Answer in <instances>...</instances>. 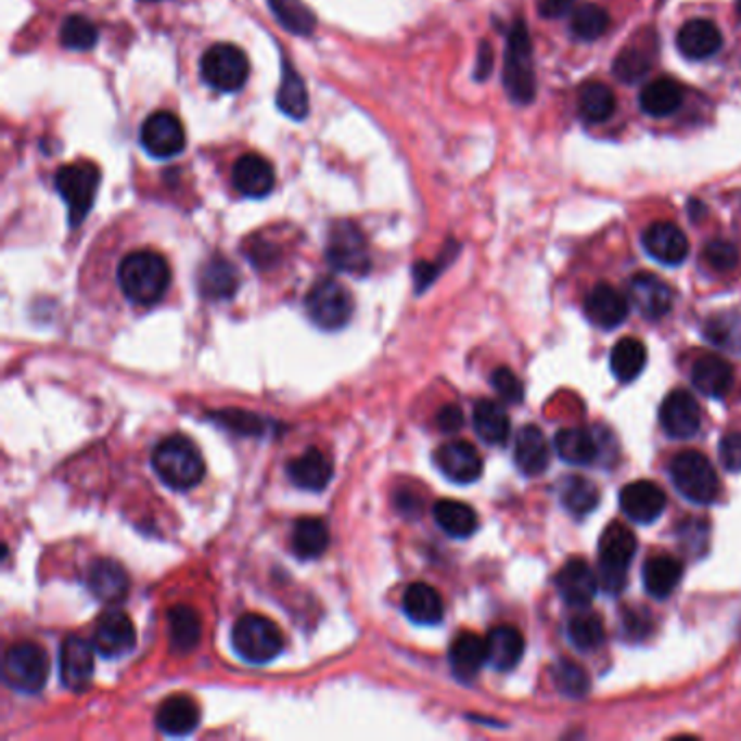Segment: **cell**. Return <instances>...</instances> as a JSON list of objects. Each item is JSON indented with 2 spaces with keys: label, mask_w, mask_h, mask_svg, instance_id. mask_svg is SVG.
<instances>
[{
  "label": "cell",
  "mask_w": 741,
  "mask_h": 741,
  "mask_svg": "<svg viewBox=\"0 0 741 741\" xmlns=\"http://www.w3.org/2000/svg\"><path fill=\"white\" fill-rule=\"evenodd\" d=\"M173 281L170 264L164 255L153 251L129 253L118 268V283L123 294L140 307L159 303Z\"/></svg>",
  "instance_id": "1"
},
{
  "label": "cell",
  "mask_w": 741,
  "mask_h": 741,
  "mask_svg": "<svg viewBox=\"0 0 741 741\" xmlns=\"http://www.w3.org/2000/svg\"><path fill=\"white\" fill-rule=\"evenodd\" d=\"M157 476L173 489L186 491L196 487L205 476V459L196 444L183 435L162 439L153 452Z\"/></svg>",
  "instance_id": "2"
},
{
  "label": "cell",
  "mask_w": 741,
  "mask_h": 741,
  "mask_svg": "<svg viewBox=\"0 0 741 741\" xmlns=\"http://www.w3.org/2000/svg\"><path fill=\"white\" fill-rule=\"evenodd\" d=\"M502 81L507 94L518 105H531L535 101L537 81L533 68V44L524 23H515L507 36L504 49V73Z\"/></svg>",
  "instance_id": "3"
},
{
  "label": "cell",
  "mask_w": 741,
  "mask_h": 741,
  "mask_svg": "<svg viewBox=\"0 0 741 741\" xmlns=\"http://www.w3.org/2000/svg\"><path fill=\"white\" fill-rule=\"evenodd\" d=\"M637 552V539L624 524H609L598 544V583L609 596H617L626 585L628 565Z\"/></svg>",
  "instance_id": "4"
},
{
  "label": "cell",
  "mask_w": 741,
  "mask_h": 741,
  "mask_svg": "<svg viewBox=\"0 0 741 741\" xmlns=\"http://www.w3.org/2000/svg\"><path fill=\"white\" fill-rule=\"evenodd\" d=\"M231 643L244 661L264 665L283 652V633L272 619L257 613H246L235 622L231 630Z\"/></svg>",
  "instance_id": "5"
},
{
  "label": "cell",
  "mask_w": 741,
  "mask_h": 741,
  "mask_svg": "<svg viewBox=\"0 0 741 741\" xmlns=\"http://www.w3.org/2000/svg\"><path fill=\"white\" fill-rule=\"evenodd\" d=\"M669 476L682 498L695 504H711L719 496L717 472L698 450H682L669 463Z\"/></svg>",
  "instance_id": "6"
},
{
  "label": "cell",
  "mask_w": 741,
  "mask_h": 741,
  "mask_svg": "<svg viewBox=\"0 0 741 741\" xmlns=\"http://www.w3.org/2000/svg\"><path fill=\"white\" fill-rule=\"evenodd\" d=\"M51 672L47 650L36 641H18L3 656V678L21 693H38L44 689Z\"/></svg>",
  "instance_id": "7"
},
{
  "label": "cell",
  "mask_w": 741,
  "mask_h": 741,
  "mask_svg": "<svg viewBox=\"0 0 741 741\" xmlns=\"http://www.w3.org/2000/svg\"><path fill=\"white\" fill-rule=\"evenodd\" d=\"M55 188L68 205L71 227L77 229L88 218L94 205L97 192L101 188V170L92 162L64 166L55 177Z\"/></svg>",
  "instance_id": "8"
},
{
  "label": "cell",
  "mask_w": 741,
  "mask_h": 741,
  "mask_svg": "<svg viewBox=\"0 0 741 741\" xmlns=\"http://www.w3.org/2000/svg\"><path fill=\"white\" fill-rule=\"evenodd\" d=\"M305 309L309 320L322 331H340L350 322L355 303L350 292L340 281L322 279L309 290Z\"/></svg>",
  "instance_id": "9"
},
{
  "label": "cell",
  "mask_w": 741,
  "mask_h": 741,
  "mask_svg": "<svg viewBox=\"0 0 741 741\" xmlns=\"http://www.w3.org/2000/svg\"><path fill=\"white\" fill-rule=\"evenodd\" d=\"M248 58L235 44H214L201 60V75L205 84L218 92L233 94L248 81Z\"/></svg>",
  "instance_id": "10"
},
{
  "label": "cell",
  "mask_w": 741,
  "mask_h": 741,
  "mask_svg": "<svg viewBox=\"0 0 741 741\" xmlns=\"http://www.w3.org/2000/svg\"><path fill=\"white\" fill-rule=\"evenodd\" d=\"M140 142L151 157L173 159L186 149V129L175 114L157 112L144 120Z\"/></svg>",
  "instance_id": "11"
},
{
  "label": "cell",
  "mask_w": 741,
  "mask_h": 741,
  "mask_svg": "<svg viewBox=\"0 0 741 741\" xmlns=\"http://www.w3.org/2000/svg\"><path fill=\"white\" fill-rule=\"evenodd\" d=\"M329 264L348 274H368L370 270V255L366 248L363 235L353 225H340L333 229L329 248H327Z\"/></svg>",
  "instance_id": "12"
},
{
  "label": "cell",
  "mask_w": 741,
  "mask_h": 741,
  "mask_svg": "<svg viewBox=\"0 0 741 741\" xmlns=\"http://www.w3.org/2000/svg\"><path fill=\"white\" fill-rule=\"evenodd\" d=\"M94 643L84 637H68L60 650V676L66 689L86 691L94 678Z\"/></svg>",
  "instance_id": "13"
},
{
  "label": "cell",
  "mask_w": 741,
  "mask_h": 741,
  "mask_svg": "<svg viewBox=\"0 0 741 741\" xmlns=\"http://www.w3.org/2000/svg\"><path fill=\"white\" fill-rule=\"evenodd\" d=\"M667 507L665 491L650 481H635L622 487L619 509L624 515L637 524L656 522Z\"/></svg>",
  "instance_id": "14"
},
{
  "label": "cell",
  "mask_w": 741,
  "mask_h": 741,
  "mask_svg": "<svg viewBox=\"0 0 741 741\" xmlns=\"http://www.w3.org/2000/svg\"><path fill=\"white\" fill-rule=\"evenodd\" d=\"M659 420H661V426H663L667 437L689 439L700 429L698 400L689 392L676 389L663 400L661 411H659Z\"/></svg>",
  "instance_id": "15"
},
{
  "label": "cell",
  "mask_w": 741,
  "mask_h": 741,
  "mask_svg": "<svg viewBox=\"0 0 741 741\" xmlns=\"http://www.w3.org/2000/svg\"><path fill=\"white\" fill-rule=\"evenodd\" d=\"M435 465L448 481L459 485L474 483L483 474V459L468 442H448L439 446L435 452Z\"/></svg>",
  "instance_id": "16"
},
{
  "label": "cell",
  "mask_w": 741,
  "mask_h": 741,
  "mask_svg": "<svg viewBox=\"0 0 741 741\" xmlns=\"http://www.w3.org/2000/svg\"><path fill=\"white\" fill-rule=\"evenodd\" d=\"M136 626L123 611L105 613L94 630V648L105 659H118L136 648Z\"/></svg>",
  "instance_id": "17"
},
{
  "label": "cell",
  "mask_w": 741,
  "mask_h": 741,
  "mask_svg": "<svg viewBox=\"0 0 741 741\" xmlns=\"http://www.w3.org/2000/svg\"><path fill=\"white\" fill-rule=\"evenodd\" d=\"M641 244L646 253L663 266H680L689 255V242L685 233L672 222H652L643 231Z\"/></svg>",
  "instance_id": "18"
},
{
  "label": "cell",
  "mask_w": 741,
  "mask_h": 741,
  "mask_svg": "<svg viewBox=\"0 0 741 741\" xmlns=\"http://www.w3.org/2000/svg\"><path fill=\"white\" fill-rule=\"evenodd\" d=\"M231 181H233V188L242 196L264 199L274 190L277 175H274V166L266 157L248 153L235 162Z\"/></svg>",
  "instance_id": "19"
},
{
  "label": "cell",
  "mask_w": 741,
  "mask_h": 741,
  "mask_svg": "<svg viewBox=\"0 0 741 741\" xmlns=\"http://www.w3.org/2000/svg\"><path fill=\"white\" fill-rule=\"evenodd\" d=\"M554 585L570 606H587L600 587L598 574L583 559H570L554 576Z\"/></svg>",
  "instance_id": "20"
},
{
  "label": "cell",
  "mask_w": 741,
  "mask_h": 741,
  "mask_svg": "<svg viewBox=\"0 0 741 741\" xmlns=\"http://www.w3.org/2000/svg\"><path fill=\"white\" fill-rule=\"evenodd\" d=\"M585 316L593 327L613 331L628 318V301L611 285L600 283L585 298Z\"/></svg>",
  "instance_id": "21"
},
{
  "label": "cell",
  "mask_w": 741,
  "mask_h": 741,
  "mask_svg": "<svg viewBox=\"0 0 741 741\" xmlns=\"http://www.w3.org/2000/svg\"><path fill=\"white\" fill-rule=\"evenodd\" d=\"M721 42H724V38H721V31L717 29V25L711 21H704V18H693V21L685 23L676 36V47H678L680 55L691 60V62L708 60L711 55H715L721 49Z\"/></svg>",
  "instance_id": "22"
},
{
  "label": "cell",
  "mask_w": 741,
  "mask_h": 741,
  "mask_svg": "<svg viewBox=\"0 0 741 741\" xmlns=\"http://www.w3.org/2000/svg\"><path fill=\"white\" fill-rule=\"evenodd\" d=\"M630 301L648 320H661L672 309V290L659 277L641 272L630 279Z\"/></svg>",
  "instance_id": "23"
},
{
  "label": "cell",
  "mask_w": 741,
  "mask_h": 741,
  "mask_svg": "<svg viewBox=\"0 0 741 741\" xmlns=\"http://www.w3.org/2000/svg\"><path fill=\"white\" fill-rule=\"evenodd\" d=\"M88 589L103 602H120L129 593V574L114 559H97L90 563L86 574Z\"/></svg>",
  "instance_id": "24"
},
{
  "label": "cell",
  "mask_w": 741,
  "mask_h": 741,
  "mask_svg": "<svg viewBox=\"0 0 741 741\" xmlns=\"http://www.w3.org/2000/svg\"><path fill=\"white\" fill-rule=\"evenodd\" d=\"M155 724L164 734L186 737L192 734L201 724V708L188 695H173L162 702L155 715Z\"/></svg>",
  "instance_id": "25"
},
{
  "label": "cell",
  "mask_w": 741,
  "mask_h": 741,
  "mask_svg": "<svg viewBox=\"0 0 741 741\" xmlns=\"http://www.w3.org/2000/svg\"><path fill=\"white\" fill-rule=\"evenodd\" d=\"M513 459H515L518 470L524 476H539L546 472L548 461H550V450H548V442L544 433L537 426L526 424L518 431Z\"/></svg>",
  "instance_id": "26"
},
{
  "label": "cell",
  "mask_w": 741,
  "mask_h": 741,
  "mask_svg": "<svg viewBox=\"0 0 741 741\" xmlns=\"http://www.w3.org/2000/svg\"><path fill=\"white\" fill-rule=\"evenodd\" d=\"M288 474L296 487L305 491H322L333 478V465L322 450L309 448L288 463Z\"/></svg>",
  "instance_id": "27"
},
{
  "label": "cell",
  "mask_w": 741,
  "mask_h": 741,
  "mask_svg": "<svg viewBox=\"0 0 741 741\" xmlns=\"http://www.w3.org/2000/svg\"><path fill=\"white\" fill-rule=\"evenodd\" d=\"M450 667L452 674L463 680L470 682L478 676L481 667L487 663V639L478 637L476 633H461L452 646H450Z\"/></svg>",
  "instance_id": "28"
},
{
  "label": "cell",
  "mask_w": 741,
  "mask_h": 741,
  "mask_svg": "<svg viewBox=\"0 0 741 741\" xmlns=\"http://www.w3.org/2000/svg\"><path fill=\"white\" fill-rule=\"evenodd\" d=\"M734 381L732 366L715 355H706L698 359L691 368L693 387L708 398H724Z\"/></svg>",
  "instance_id": "29"
},
{
  "label": "cell",
  "mask_w": 741,
  "mask_h": 741,
  "mask_svg": "<svg viewBox=\"0 0 741 741\" xmlns=\"http://www.w3.org/2000/svg\"><path fill=\"white\" fill-rule=\"evenodd\" d=\"M524 656V637L513 626H496L487 635V663L498 672H511Z\"/></svg>",
  "instance_id": "30"
},
{
  "label": "cell",
  "mask_w": 741,
  "mask_h": 741,
  "mask_svg": "<svg viewBox=\"0 0 741 741\" xmlns=\"http://www.w3.org/2000/svg\"><path fill=\"white\" fill-rule=\"evenodd\" d=\"M641 578L652 598H669L682 578V563L669 554H656L643 563Z\"/></svg>",
  "instance_id": "31"
},
{
  "label": "cell",
  "mask_w": 741,
  "mask_h": 741,
  "mask_svg": "<svg viewBox=\"0 0 741 741\" xmlns=\"http://www.w3.org/2000/svg\"><path fill=\"white\" fill-rule=\"evenodd\" d=\"M403 609L416 624L433 626L444 619V600L439 591L426 583H413L403 596Z\"/></svg>",
  "instance_id": "32"
},
{
  "label": "cell",
  "mask_w": 741,
  "mask_h": 741,
  "mask_svg": "<svg viewBox=\"0 0 741 741\" xmlns=\"http://www.w3.org/2000/svg\"><path fill=\"white\" fill-rule=\"evenodd\" d=\"M168 637L170 648L177 654H190L196 650L203 637V624L199 613L188 604H177L168 611Z\"/></svg>",
  "instance_id": "33"
},
{
  "label": "cell",
  "mask_w": 741,
  "mask_h": 741,
  "mask_svg": "<svg viewBox=\"0 0 741 741\" xmlns=\"http://www.w3.org/2000/svg\"><path fill=\"white\" fill-rule=\"evenodd\" d=\"M685 101V90L672 79H654L639 94V107L652 118H665L674 114Z\"/></svg>",
  "instance_id": "34"
},
{
  "label": "cell",
  "mask_w": 741,
  "mask_h": 741,
  "mask_svg": "<svg viewBox=\"0 0 741 741\" xmlns=\"http://www.w3.org/2000/svg\"><path fill=\"white\" fill-rule=\"evenodd\" d=\"M199 285H201V294L205 298H212V301L231 298L240 288L238 268L222 257H214L212 261H207L203 266Z\"/></svg>",
  "instance_id": "35"
},
{
  "label": "cell",
  "mask_w": 741,
  "mask_h": 741,
  "mask_svg": "<svg viewBox=\"0 0 741 741\" xmlns=\"http://www.w3.org/2000/svg\"><path fill=\"white\" fill-rule=\"evenodd\" d=\"M474 431L489 446H502L509 439L511 422L507 411L494 400H478L474 405Z\"/></svg>",
  "instance_id": "36"
},
{
  "label": "cell",
  "mask_w": 741,
  "mask_h": 741,
  "mask_svg": "<svg viewBox=\"0 0 741 741\" xmlns=\"http://www.w3.org/2000/svg\"><path fill=\"white\" fill-rule=\"evenodd\" d=\"M331 541L329 528L318 518H301L292 531V550L298 559L311 561L327 552Z\"/></svg>",
  "instance_id": "37"
},
{
  "label": "cell",
  "mask_w": 741,
  "mask_h": 741,
  "mask_svg": "<svg viewBox=\"0 0 741 741\" xmlns=\"http://www.w3.org/2000/svg\"><path fill=\"white\" fill-rule=\"evenodd\" d=\"M433 518L437 526L450 537H470L478 528L476 511L459 500H439L433 507Z\"/></svg>",
  "instance_id": "38"
},
{
  "label": "cell",
  "mask_w": 741,
  "mask_h": 741,
  "mask_svg": "<svg viewBox=\"0 0 741 741\" xmlns=\"http://www.w3.org/2000/svg\"><path fill=\"white\" fill-rule=\"evenodd\" d=\"M277 105L285 116L294 120H303L309 114V94H307L305 81L301 79L298 71H294L288 60H283V79L279 86Z\"/></svg>",
  "instance_id": "39"
},
{
  "label": "cell",
  "mask_w": 741,
  "mask_h": 741,
  "mask_svg": "<svg viewBox=\"0 0 741 741\" xmlns=\"http://www.w3.org/2000/svg\"><path fill=\"white\" fill-rule=\"evenodd\" d=\"M609 361H611L613 376L622 383H630L643 372L646 361H648V350L639 340L624 337L613 346Z\"/></svg>",
  "instance_id": "40"
},
{
  "label": "cell",
  "mask_w": 741,
  "mask_h": 741,
  "mask_svg": "<svg viewBox=\"0 0 741 741\" xmlns=\"http://www.w3.org/2000/svg\"><path fill=\"white\" fill-rule=\"evenodd\" d=\"M554 450L572 465H589L598 455L596 439L583 429H561L554 435Z\"/></svg>",
  "instance_id": "41"
},
{
  "label": "cell",
  "mask_w": 741,
  "mask_h": 741,
  "mask_svg": "<svg viewBox=\"0 0 741 741\" xmlns=\"http://www.w3.org/2000/svg\"><path fill=\"white\" fill-rule=\"evenodd\" d=\"M615 94L598 81H587L578 92V114L587 123H604L615 114Z\"/></svg>",
  "instance_id": "42"
},
{
  "label": "cell",
  "mask_w": 741,
  "mask_h": 741,
  "mask_svg": "<svg viewBox=\"0 0 741 741\" xmlns=\"http://www.w3.org/2000/svg\"><path fill=\"white\" fill-rule=\"evenodd\" d=\"M559 498L561 504L572 513V515H587L591 513L598 502H600V491L598 487L583 476H567L563 478L559 487Z\"/></svg>",
  "instance_id": "43"
},
{
  "label": "cell",
  "mask_w": 741,
  "mask_h": 741,
  "mask_svg": "<svg viewBox=\"0 0 741 741\" xmlns=\"http://www.w3.org/2000/svg\"><path fill=\"white\" fill-rule=\"evenodd\" d=\"M609 25H611V18H609L604 8L593 5V3H585V5L574 10L572 21H570V31L576 40L593 42L606 34Z\"/></svg>",
  "instance_id": "44"
},
{
  "label": "cell",
  "mask_w": 741,
  "mask_h": 741,
  "mask_svg": "<svg viewBox=\"0 0 741 741\" xmlns=\"http://www.w3.org/2000/svg\"><path fill=\"white\" fill-rule=\"evenodd\" d=\"M270 10L274 12L277 21L292 34L311 36L316 29L314 14L301 3V0H268Z\"/></svg>",
  "instance_id": "45"
},
{
  "label": "cell",
  "mask_w": 741,
  "mask_h": 741,
  "mask_svg": "<svg viewBox=\"0 0 741 741\" xmlns=\"http://www.w3.org/2000/svg\"><path fill=\"white\" fill-rule=\"evenodd\" d=\"M567 637L572 646L580 652H591L604 641V626L602 619L593 613L574 615L567 624Z\"/></svg>",
  "instance_id": "46"
},
{
  "label": "cell",
  "mask_w": 741,
  "mask_h": 741,
  "mask_svg": "<svg viewBox=\"0 0 741 741\" xmlns=\"http://www.w3.org/2000/svg\"><path fill=\"white\" fill-rule=\"evenodd\" d=\"M552 678H554L557 689L563 695H567V698H583V695H587L589 685H591L587 672L578 663H574L570 659H559L554 663Z\"/></svg>",
  "instance_id": "47"
},
{
  "label": "cell",
  "mask_w": 741,
  "mask_h": 741,
  "mask_svg": "<svg viewBox=\"0 0 741 741\" xmlns=\"http://www.w3.org/2000/svg\"><path fill=\"white\" fill-rule=\"evenodd\" d=\"M60 40L71 51H92L99 42V29L92 21L84 16H71L62 25Z\"/></svg>",
  "instance_id": "48"
},
{
  "label": "cell",
  "mask_w": 741,
  "mask_h": 741,
  "mask_svg": "<svg viewBox=\"0 0 741 741\" xmlns=\"http://www.w3.org/2000/svg\"><path fill=\"white\" fill-rule=\"evenodd\" d=\"M650 55L641 49H624L613 62V75L622 84H635L650 71Z\"/></svg>",
  "instance_id": "49"
},
{
  "label": "cell",
  "mask_w": 741,
  "mask_h": 741,
  "mask_svg": "<svg viewBox=\"0 0 741 741\" xmlns=\"http://www.w3.org/2000/svg\"><path fill=\"white\" fill-rule=\"evenodd\" d=\"M704 259L706 264L717 272H728L739 264V253L730 242L713 240L704 246Z\"/></svg>",
  "instance_id": "50"
},
{
  "label": "cell",
  "mask_w": 741,
  "mask_h": 741,
  "mask_svg": "<svg viewBox=\"0 0 741 741\" xmlns=\"http://www.w3.org/2000/svg\"><path fill=\"white\" fill-rule=\"evenodd\" d=\"M491 387H494V389L500 394V398L507 400V403L518 405V403H522V398H524V385H522V381L515 376V372L509 370V368H496V370L491 372Z\"/></svg>",
  "instance_id": "51"
},
{
  "label": "cell",
  "mask_w": 741,
  "mask_h": 741,
  "mask_svg": "<svg viewBox=\"0 0 741 741\" xmlns=\"http://www.w3.org/2000/svg\"><path fill=\"white\" fill-rule=\"evenodd\" d=\"M216 422L229 426L231 431H238V433H244V435H259L264 431V424L257 416L248 413V411H238V409H231V411H220L218 416H214Z\"/></svg>",
  "instance_id": "52"
},
{
  "label": "cell",
  "mask_w": 741,
  "mask_h": 741,
  "mask_svg": "<svg viewBox=\"0 0 741 741\" xmlns=\"http://www.w3.org/2000/svg\"><path fill=\"white\" fill-rule=\"evenodd\" d=\"M719 461L728 472H741V433H728L719 442Z\"/></svg>",
  "instance_id": "53"
},
{
  "label": "cell",
  "mask_w": 741,
  "mask_h": 741,
  "mask_svg": "<svg viewBox=\"0 0 741 741\" xmlns=\"http://www.w3.org/2000/svg\"><path fill=\"white\" fill-rule=\"evenodd\" d=\"M437 426L444 433H457L463 426V411L457 405H446L437 413Z\"/></svg>",
  "instance_id": "54"
},
{
  "label": "cell",
  "mask_w": 741,
  "mask_h": 741,
  "mask_svg": "<svg viewBox=\"0 0 741 741\" xmlns=\"http://www.w3.org/2000/svg\"><path fill=\"white\" fill-rule=\"evenodd\" d=\"M574 5V0H539L537 3V10L544 18L548 21H557V18H563Z\"/></svg>",
  "instance_id": "55"
},
{
  "label": "cell",
  "mask_w": 741,
  "mask_h": 741,
  "mask_svg": "<svg viewBox=\"0 0 741 741\" xmlns=\"http://www.w3.org/2000/svg\"><path fill=\"white\" fill-rule=\"evenodd\" d=\"M494 68V55H491V47L487 42L481 44V51H478V62H476V79H487L489 73Z\"/></svg>",
  "instance_id": "56"
},
{
  "label": "cell",
  "mask_w": 741,
  "mask_h": 741,
  "mask_svg": "<svg viewBox=\"0 0 741 741\" xmlns=\"http://www.w3.org/2000/svg\"><path fill=\"white\" fill-rule=\"evenodd\" d=\"M737 14L741 16V0H737Z\"/></svg>",
  "instance_id": "57"
},
{
  "label": "cell",
  "mask_w": 741,
  "mask_h": 741,
  "mask_svg": "<svg viewBox=\"0 0 741 741\" xmlns=\"http://www.w3.org/2000/svg\"><path fill=\"white\" fill-rule=\"evenodd\" d=\"M146 3H159V0H146Z\"/></svg>",
  "instance_id": "58"
}]
</instances>
